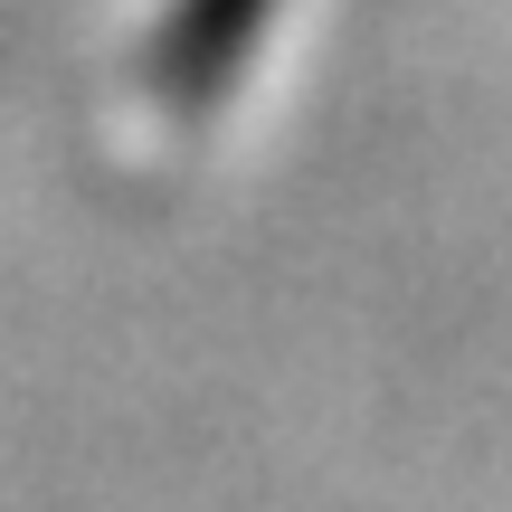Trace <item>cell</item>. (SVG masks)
Masks as SVG:
<instances>
[{"instance_id":"obj_1","label":"cell","mask_w":512,"mask_h":512,"mask_svg":"<svg viewBox=\"0 0 512 512\" xmlns=\"http://www.w3.org/2000/svg\"><path fill=\"white\" fill-rule=\"evenodd\" d=\"M275 0H171L162 29H152V57H143V86L162 95L171 114H209L238 95L256 38H266Z\"/></svg>"}]
</instances>
